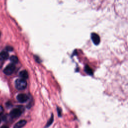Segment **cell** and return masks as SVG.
Wrapping results in <instances>:
<instances>
[{
    "label": "cell",
    "mask_w": 128,
    "mask_h": 128,
    "mask_svg": "<svg viewBox=\"0 0 128 128\" xmlns=\"http://www.w3.org/2000/svg\"><path fill=\"white\" fill-rule=\"evenodd\" d=\"M57 111H58V114L59 116L61 117V115H62V110H61V109L60 108L58 107L57 108Z\"/></svg>",
    "instance_id": "4fadbf2b"
},
{
    "label": "cell",
    "mask_w": 128,
    "mask_h": 128,
    "mask_svg": "<svg viewBox=\"0 0 128 128\" xmlns=\"http://www.w3.org/2000/svg\"><path fill=\"white\" fill-rule=\"evenodd\" d=\"M17 100L20 103H22L26 102L29 99V97H28V96L26 94H20L17 96Z\"/></svg>",
    "instance_id": "277c9868"
},
{
    "label": "cell",
    "mask_w": 128,
    "mask_h": 128,
    "mask_svg": "<svg viewBox=\"0 0 128 128\" xmlns=\"http://www.w3.org/2000/svg\"><path fill=\"white\" fill-rule=\"evenodd\" d=\"M22 113V111L20 108H16L12 110L10 113V116L12 118H17L19 117Z\"/></svg>",
    "instance_id": "7a4b0ae2"
},
{
    "label": "cell",
    "mask_w": 128,
    "mask_h": 128,
    "mask_svg": "<svg viewBox=\"0 0 128 128\" xmlns=\"http://www.w3.org/2000/svg\"><path fill=\"white\" fill-rule=\"evenodd\" d=\"M91 38L93 42L96 45H98L99 44V43L100 42V38L97 34H96L95 33L92 34Z\"/></svg>",
    "instance_id": "5b68a950"
},
{
    "label": "cell",
    "mask_w": 128,
    "mask_h": 128,
    "mask_svg": "<svg viewBox=\"0 0 128 128\" xmlns=\"http://www.w3.org/2000/svg\"><path fill=\"white\" fill-rule=\"evenodd\" d=\"M10 60L11 61V62L13 63V64H16L18 62L19 60L17 57L16 56H12L10 57Z\"/></svg>",
    "instance_id": "9c48e42d"
},
{
    "label": "cell",
    "mask_w": 128,
    "mask_h": 128,
    "mask_svg": "<svg viewBox=\"0 0 128 128\" xmlns=\"http://www.w3.org/2000/svg\"><path fill=\"white\" fill-rule=\"evenodd\" d=\"M0 37H1V33H0Z\"/></svg>",
    "instance_id": "e0dca14e"
},
{
    "label": "cell",
    "mask_w": 128,
    "mask_h": 128,
    "mask_svg": "<svg viewBox=\"0 0 128 128\" xmlns=\"http://www.w3.org/2000/svg\"><path fill=\"white\" fill-rule=\"evenodd\" d=\"M6 49L8 51H13V48L12 47H11V46H7V47H6Z\"/></svg>",
    "instance_id": "7c38bea8"
},
{
    "label": "cell",
    "mask_w": 128,
    "mask_h": 128,
    "mask_svg": "<svg viewBox=\"0 0 128 128\" xmlns=\"http://www.w3.org/2000/svg\"><path fill=\"white\" fill-rule=\"evenodd\" d=\"M27 124V121L25 120H22L17 122L14 126V128H22Z\"/></svg>",
    "instance_id": "8992f818"
},
{
    "label": "cell",
    "mask_w": 128,
    "mask_h": 128,
    "mask_svg": "<svg viewBox=\"0 0 128 128\" xmlns=\"http://www.w3.org/2000/svg\"><path fill=\"white\" fill-rule=\"evenodd\" d=\"M20 76L23 79H27L29 77L28 73L26 70H23L20 73Z\"/></svg>",
    "instance_id": "ba28073f"
},
{
    "label": "cell",
    "mask_w": 128,
    "mask_h": 128,
    "mask_svg": "<svg viewBox=\"0 0 128 128\" xmlns=\"http://www.w3.org/2000/svg\"><path fill=\"white\" fill-rule=\"evenodd\" d=\"M16 88L19 90H23L27 86V81L23 79H17L15 82Z\"/></svg>",
    "instance_id": "6da1fadb"
},
{
    "label": "cell",
    "mask_w": 128,
    "mask_h": 128,
    "mask_svg": "<svg viewBox=\"0 0 128 128\" xmlns=\"http://www.w3.org/2000/svg\"><path fill=\"white\" fill-rule=\"evenodd\" d=\"M53 121H54V116H53V115H52L50 119L48 121L47 124H46L45 127H46V128H47V127H49V126H50L52 125V124L53 123Z\"/></svg>",
    "instance_id": "30bf717a"
},
{
    "label": "cell",
    "mask_w": 128,
    "mask_h": 128,
    "mask_svg": "<svg viewBox=\"0 0 128 128\" xmlns=\"http://www.w3.org/2000/svg\"><path fill=\"white\" fill-rule=\"evenodd\" d=\"M1 119H0V123H1Z\"/></svg>",
    "instance_id": "2e32d148"
},
{
    "label": "cell",
    "mask_w": 128,
    "mask_h": 128,
    "mask_svg": "<svg viewBox=\"0 0 128 128\" xmlns=\"http://www.w3.org/2000/svg\"><path fill=\"white\" fill-rule=\"evenodd\" d=\"M4 111V109H3V108L1 106H0V115L2 114L3 113Z\"/></svg>",
    "instance_id": "5bb4252c"
},
{
    "label": "cell",
    "mask_w": 128,
    "mask_h": 128,
    "mask_svg": "<svg viewBox=\"0 0 128 128\" xmlns=\"http://www.w3.org/2000/svg\"><path fill=\"white\" fill-rule=\"evenodd\" d=\"M85 70H86V72L90 74H92V70L89 67H86V69H85Z\"/></svg>",
    "instance_id": "8fae6325"
},
{
    "label": "cell",
    "mask_w": 128,
    "mask_h": 128,
    "mask_svg": "<svg viewBox=\"0 0 128 128\" xmlns=\"http://www.w3.org/2000/svg\"><path fill=\"white\" fill-rule=\"evenodd\" d=\"M9 55L7 52L3 51L0 53V61H4L9 58Z\"/></svg>",
    "instance_id": "52a82bcc"
},
{
    "label": "cell",
    "mask_w": 128,
    "mask_h": 128,
    "mask_svg": "<svg viewBox=\"0 0 128 128\" xmlns=\"http://www.w3.org/2000/svg\"><path fill=\"white\" fill-rule=\"evenodd\" d=\"M15 70V66L14 64H11L8 65L4 70V73L7 75H10L13 73Z\"/></svg>",
    "instance_id": "3957f363"
},
{
    "label": "cell",
    "mask_w": 128,
    "mask_h": 128,
    "mask_svg": "<svg viewBox=\"0 0 128 128\" xmlns=\"http://www.w3.org/2000/svg\"><path fill=\"white\" fill-rule=\"evenodd\" d=\"M0 128H9V127L8 126H5L4 125V126H3L2 127H1Z\"/></svg>",
    "instance_id": "9a60e30c"
}]
</instances>
